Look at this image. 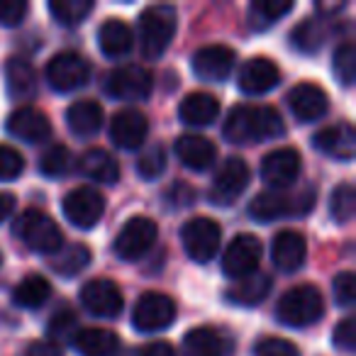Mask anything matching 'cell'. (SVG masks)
I'll return each instance as SVG.
<instances>
[{
  "label": "cell",
  "instance_id": "cell-50",
  "mask_svg": "<svg viewBox=\"0 0 356 356\" xmlns=\"http://www.w3.org/2000/svg\"><path fill=\"white\" fill-rule=\"evenodd\" d=\"M13 210H15V195L0 191V222H6V218H10Z\"/></svg>",
  "mask_w": 356,
  "mask_h": 356
},
{
  "label": "cell",
  "instance_id": "cell-49",
  "mask_svg": "<svg viewBox=\"0 0 356 356\" xmlns=\"http://www.w3.org/2000/svg\"><path fill=\"white\" fill-rule=\"evenodd\" d=\"M137 356H178L173 351V346L168 341H154V344H147Z\"/></svg>",
  "mask_w": 356,
  "mask_h": 356
},
{
  "label": "cell",
  "instance_id": "cell-40",
  "mask_svg": "<svg viewBox=\"0 0 356 356\" xmlns=\"http://www.w3.org/2000/svg\"><path fill=\"white\" fill-rule=\"evenodd\" d=\"M166 171V149L161 144H152L137 159V173L147 181H154Z\"/></svg>",
  "mask_w": 356,
  "mask_h": 356
},
{
  "label": "cell",
  "instance_id": "cell-14",
  "mask_svg": "<svg viewBox=\"0 0 356 356\" xmlns=\"http://www.w3.org/2000/svg\"><path fill=\"white\" fill-rule=\"evenodd\" d=\"M61 210L71 225L81 229H90L100 222L105 213V198L93 188H74L61 203Z\"/></svg>",
  "mask_w": 356,
  "mask_h": 356
},
{
  "label": "cell",
  "instance_id": "cell-53",
  "mask_svg": "<svg viewBox=\"0 0 356 356\" xmlns=\"http://www.w3.org/2000/svg\"><path fill=\"white\" fill-rule=\"evenodd\" d=\"M0 264H3V257H0Z\"/></svg>",
  "mask_w": 356,
  "mask_h": 356
},
{
  "label": "cell",
  "instance_id": "cell-34",
  "mask_svg": "<svg viewBox=\"0 0 356 356\" xmlns=\"http://www.w3.org/2000/svg\"><path fill=\"white\" fill-rule=\"evenodd\" d=\"M90 264V249L86 244H69V247H61L59 252L51 257V271L59 273V276H76Z\"/></svg>",
  "mask_w": 356,
  "mask_h": 356
},
{
  "label": "cell",
  "instance_id": "cell-32",
  "mask_svg": "<svg viewBox=\"0 0 356 356\" xmlns=\"http://www.w3.org/2000/svg\"><path fill=\"white\" fill-rule=\"evenodd\" d=\"M51 296V283L44 276H27L13 291V302L17 307H27V310H35L42 307Z\"/></svg>",
  "mask_w": 356,
  "mask_h": 356
},
{
  "label": "cell",
  "instance_id": "cell-3",
  "mask_svg": "<svg viewBox=\"0 0 356 356\" xmlns=\"http://www.w3.org/2000/svg\"><path fill=\"white\" fill-rule=\"evenodd\" d=\"M13 234L25 244L27 249L37 254H49L54 257L61 247H64V237L61 229L49 215H44L42 210L30 208L22 215H17L13 222Z\"/></svg>",
  "mask_w": 356,
  "mask_h": 356
},
{
  "label": "cell",
  "instance_id": "cell-28",
  "mask_svg": "<svg viewBox=\"0 0 356 356\" xmlns=\"http://www.w3.org/2000/svg\"><path fill=\"white\" fill-rule=\"evenodd\" d=\"M229 344L220 332L210 327H195L184 337L186 356H227Z\"/></svg>",
  "mask_w": 356,
  "mask_h": 356
},
{
  "label": "cell",
  "instance_id": "cell-39",
  "mask_svg": "<svg viewBox=\"0 0 356 356\" xmlns=\"http://www.w3.org/2000/svg\"><path fill=\"white\" fill-rule=\"evenodd\" d=\"M332 69H334V76L339 79L341 86H346V88L354 86V79H356V47H354V42H344V44L337 47Z\"/></svg>",
  "mask_w": 356,
  "mask_h": 356
},
{
  "label": "cell",
  "instance_id": "cell-17",
  "mask_svg": "<svg viewBox=\"0 0 356 356\" xmlns=\"http://www.w3.org/2000/svg\"><path fill=\"white\" fill-rule=\"evenodd\" d=\"M281 81V71L266 56H254L239 71V88L247 95H261L273 90Z\"/></svg>",
  "mask_w": 356,
  "mask_h": 356
},
{
  "label": "cell",
  "instance_id": "cell-15",
  "mask_svg": "<svg viewBox=\"0 0 356 356\" xmlns=\"http://www.w3.org/2000/svg\"><path fill=\"white\" fill-rule=\"evenodd\" d=\"M300 168H302L300 152L293 147H281L264 156L261 178L268 186H273V188H286V186L296 184Z\"/></svg>",
  "mask_w": 356,
  "mask_h": 356
},
{
  "label": "cell",
  "instance_id": "cell-11",
  "mask_svg": "<svg viewBox=\"0 0 356 356\" xmlns=\"http://www.w3.org/2000/svg\"><path fill=\"white\" fill-rule=\"evenodd\" d=\"M152 74L137 64L120 66V69L110 71L108 81H105V93L115 100H144L152 93Z\"/></svg>",
  "mask_w": 356,
  "mask_h": 356
},
{
  "label": "cell",
  "instance_id": "cell-44",
  "mask_svg": "<svg viewBox=\"0 0 356 356\" xmlns=\"http://www.w3.org/2000/svg\"><path fill=\"white\" fill-rule=\"evenodd\" d=\"M27 10H30V6L25 0H0V25L17 27L25 20Z\"/></svg>",
  "mask_w": 356,
  "mask_h": 356
},
{
  "label": "cell",
  "instance_id": "cell-5",
  "mask_svg": "<svg viewBox=\"0 0 356 356\" xmlns=\"http://www.w3.org/2000/svg\"><path fill=\"white\" fill-rule=\"evenodd\" d=\"M278 320L288 327H310L325 312V300H322L320 288L310 286V283H300V286L291 288L283 293L278 300Z\"/></svg>",
  "mask_w": 356,
  "mask_h": 356
},
{
  "label": "cell",
  "instance_id": "cell-38",
  "mask_svg": "<svg viewBox=\"0 0 356 356\" xmlns=\"http://www.w3.org/2000/svg\"><path fill=\"white\" fill-rule=\"evenodd\" d=\"M356 210V191L351 184H341L330 195V215L337 222H349Z\"/></svg>",
  "mask_w": 356,
  "mask_h": 356
},
{
  "label": "cell",
  "instance_id": "cell-46",
  "mask_svg": "<svg viewBox=\"0 0 356 356\" xmlns=\"http://www.w3.org/2000/svg\"><path fill=\"white\" fill-rule=\"evenodd\" d=\"M71 332L76 334V315H74V310H69V307H61V310H56L54 315H51L49 334L66 337V334H71Z\"/></svg>",
  "mask_w": 356,
  "mask_h": 356
},
{
  "label": "cell",
  "instance_id": "cell-33",
  "mask_svg": "<svg viewBox=\"0 0 356 356\" xmlns=\"http://www.w3.org/2000/svg\"><path fill=\"white\" fill-rule=\"evenodd\" d=\"M291 10V0H254L249 6V25L252 30H268Z\"/></svg>",
  "mask_w": 356,
  "mask_h": 356
},
{
  "label": "cell",
  "instance_id": "cell-7",
  "mask_svg": "<svg viewBox=\"0 0 356 356\" xmlns=\"http://www.w3.org/2000/svg\"><path fill=\"white\" fill-rule=\"evenodd\" d=\"M156 234L159 227L154 220L142 218V215L129 218L118 232V237H115V254L120 259H124V261H137L154 247Z\"/></svg>",
  "mask_w": 356,
  "mask_h": 356
},
{
  "label": "cell",
  "instance_id": "cell-24",
  "mask_svg": "<svg viewBox=\"0 0 356 356\" xmlns=\"http://www.w3.org/2000/svg\"><path fill=\"white\" fill-rule=\"evenodd\" d=\"M74 349L81 356H115L120 351V339L115 332L103 327H83L76 330Z\"/></svg>",
  "mask_w": 356,
  "mask_h": 356
},
{
  "label": "cell",
  "instance_id": "cell-48",
  "mask_svg": "<svg viewBox=\"0 0 356 356\" xmlns=\"http://www.w3.org/2000/svg\"><path fill=\"white\" fill-rule=\"evenodd\" d=\"M25 356H61V349L54 341H32L27 346Z\"/></svg>",
  "mask_w": 356,
  "mask_h": 356
},
{
  "label": "cell",
  "instance_id": "cell-20",
  "mask_svg": "<svg viewBox=\"0 0 356 356\" xmlns=\"http://www.w3.org/2000/svg\"><path fill=\"white\" fill-rule=\"evenodd\" d=\"M8 132L22 142L40 144L51 134V122L42 110L37 108H20L8 118Z\"/></svg>",
  "mask_w": 356,
  "mask_h": 356
},
{
  "label": "cell",
  "instance_id": "cell-41",
  "mask_svg": "<svg viewBox=\"0 0 356 356\" xmlns=\"http://www.w3.org/2000/svg\"><path fill=\"white\" fill-rule=\"evenodd\" d=\"M25 168V159L17 149L0 144V181H15Z\"/></svg>",
  "mask_w": 356,
  "mask_h": 356
},
{
  "label": "cell",
  "instance_id": "cell-43",
  "mask_svg": "<svg viewBox=\"0 0 356 356\" xmlns=\"http://www.w3.org/2000/svg\"><path fill=\"white\" fill-rule=\"evenodd\" d=\"M334 300L337 305L341 307H351L356 300V276L351 271H344V273H337L334 278Z\"/></svg>",
  "mask_w": 356,
  "mask_h": 356
},
{
  "label": "cell",
  "instance_id": "cell-21",
  "mask_svg": "<svg viewBox=\"0 0 356 356\" xmlns=\"http://www.w3.org/2000/svg\"><path fill=\"white\" fill-rule=\"evenodd\" d=\"M315 149H320L322 154L332 159H341V161H349L356 152V134L354 127L349 122H337L330 127L320 129L312 139Z\"/></svg>",
  "mask_w": 356,
  "mask_h": 356
},
{
  "label": "cell",
  "instance_id": "cell-35",
  "mask_svg": "<svg viewBox=\"0 0 356 356\" xmlns=\"http://www.w3.org/2000/svg\"><path fill=\"white\" fill-rule=\"evenodd\" d=\"M327 42V25L325 20L307 17L293 30V47H298L305 54H315L322 44Z\"/></svg>",
  "mask_w": 356,
  "mask_h": 356
},
{
  "label": "cell",
  "instance_id": "cell-13",
  "mask_svg": "<svg viewBox=\"0 0 356 356\" xmlns=\"http://www.w3.org/2000/svg\"><path fill=\"white\" fill-rule=\"evenodd\" d=\"M81 305L95 317H118L122 312L124 298L115 281L93 278L81 288Z\"/></svg>",
  "mask_w": 356,
  "mask_h": 356
},
{
  "label": "cell",
  "instance_id": "cell-30",
  "mask_svg": "<svg viewBox=\"0 0 356 356\" xmlns=\"http://www.w3.org/2000/svg\"><path fill=\"white\" fill-rule=\"evenodd\" d=\"M79 168L83 176L93 178L98 184H118L120 178V166L108 152L103 149H88V152L81 156Z\"/></svg>",
  "mask_w": 356,
  "mask_h": 356
},
{
  "label": "cell",
  "instance_id": "cell-12",
  "mask_svg": "<svg viewBox=\"0 0 356 356\" xmlns=\"http://www.w3.org/2000/svg\"><path fill=\"white\" fill-rule=\"evenodd\" d=\"M261 242L254 234H239L229 242V247L222 254V271L229 278L239 281L244 276L257 273L259 261H261Z\"/></svg>",
  "mask_w": 356,
  "mask_h": 356
},
{
  "label": "cell",
  "instance_id": "cell-31",
  "mask_svg": "<svg viewBox=\"0 0 356 356\" xmlns=\"http://www.w3.org/2000/svg\"><path fill=\"white\" fill-rule=\"evenodd\" d=\"M6 81H8V90H10L13 98H32L37 90L35 66H32L27 59H20V56L8 61Z\"/></svg>",
  "mask_w": 356,
  "mask_h": 356
},
{
  "label": "cell",
  "instance_id": "cell-1",
  "mask_svg": "<svg viewBox=\"0 0 356 356\" xmlns=\"http://www.w3.org/2000/svg\"><path fill=\"white\" fill-rule=\"evenodd\" d=\"M222 132L232 144H252L281 137L286 124L281 113L268 105H234L225 120Z\"/></svg>",
  "mask_w": 356,
  "mask_h": 356
},
{
  "label": "cell",
  "instance_id": "cell-26",
  "mask_svg": "<svg viewBox=\"0 0 356 356\" xmlns=\"http://www.w3.org/2000/svg\"><path fill=\"white\" fill-rule=\"evenodd\" d=\"M103 105L98 100H76L66 113L69 129L76 137H93L103 127Z\"/></svg>",
  "mask_w": 356,
  "mask_h": 356
},
{
  "label": "cell",
  "instance_id": "cell-36",
  "mask_svg": "<svg viewBox=\"0 0 356 356\" xmlns=\"http://www.w3.org/2000/svg\"><path fill=\"white\" fill-rule=\"evenodd\" d=\"M49 13L61 25L76 27L93 13V3H90V0H51Z\"/></svg>",
  "mask_w": 356,
  "mask_h": 356
},
{
  "label": "cell",
  "instance_id": "cell-9",
  "mask_svg": "<svg viewBox=\"0 0 356 356\" xmlns=\"http://www.w3.org/2000/svg\"><path fill=\"white\" fill-rule=\"evenodd\" d=\"M173 320H176V302L168 296H163V293H154V291L144 293L132 312L134 330L144 332V334L166 330V327L173 325Z\"/></svg>",
  "mask_w": 356,
  "mask_h": 356
},
{
  "label": "cell",
  "instance_id": "cell-47",
  "mask_svg": "<svg viewBox=\"0 0 356 356\" xmlns=\"http://www.w3.org/2000/svg\"><path fill=\"white\" fill-rule=\"evenodd\" d=\"M168 203L173 205V208H181V205H191L195 200V191L191 188V186L186 184H173L171 191L166 193Z\"/></svg>",
  "mask_w": 356,
  "mask_h": 356
},
{
  "label": "cell",
  "instance_id": "cell-29",
  "mask_svg": "<svg viewBox=\"0 0 356 356\" xmlns=\"http://www.w3.org/2000/svg\"><path fill=\"white\" fill-rule=\"evenodd\" d=\"M132 30L124 25L122 20L118 17H110L100 25L98 30V44H100V51L110 59H118V56H124L129 49H132Z\"/></svg>",
  "mask_w": 356,
  "mask_h": 356
},
{
  "label": "cell",
  "instance_id": "cell-45",
  "mask_svg": "<svg viewBox=\"0 0 356 356\" xmlns=\"http://www.w3.org/2000/svg\"><path fill=\"white\" fill-rule=\"evenodd\" d=\"M337 349L341 351H354L356 349V322L354 317H346L334 327V337H332Z\"/></svg>",
  "mask_w": 356,
  "mask_h": 356
},
{
  "label": "cell",
  "instance_id": "cell-37",
  "mask_svg": "<svg viewBox=\"0 0 356 356\" xmlns=\"http://www.w3.org/2000/svg\"><path fill=\"white\" fill-rule=\"evenodd\" d=\"M74 168V156H71L69 147L64 144H51L49 149H44L40 159V171L44 176H51V178H59V176H66V173Z\"/></svg>",
  "mask_w": 356,
  "mask_h": 356
},
{
  "label": "cell",
  "instance_id": "cell-42",
  "mask_svg": "<svg viewBox=\"0 0 356 356\" xmlns=\"http://www.w3.org/2000/svg\"><path fill=\"white\" fill-rule=\"evenodd\" d=\"M254 356H300V351L283 337H264L254 349Z\"/></svg>",
  "mask_w": 356,
  "mask_h": 356
},
{
  "label": "cell",
  "instance_id": "cell-27",
  "mask_svg": "<svg viewBox=\"0 0 356 356\" xmlns=\"http://www.w3.org/2000/svg\"><path fill=\"white\" fill-rule=\"evenodd\" d=\"M271 276L266 273H252V276H244L239 281H234L227 288V300L232 305H259V302L266 300V296L271 293Z\"/></svg>",
  "mask_w": 356,
  "mask_h": 356
},
{
  "label": "cell",
  "instance_id": "cell-4",
  "mask_svg": "<svg viewBox=\"0 0 356 356\" xmlns=\"http://www.w3.org/2000/svg\"><path fill=\"white\" fill-rule=\"evenodd\" d=\"M315 193L312 188H305L302 193H278V191H266L259 193L249 203V215L257 222H273L281 218H300L312 210Z\"/></svg>",
  "mask_w": 356,
  "mask_h": 356
},
{
  "label": "cell",
  "instance_id": "cell-6",
  "mask_svg": "<svg viewBox=\"0 0 356 356\" xmlns=\"http://www.w3.org/2000/svg\"><path fill=\"white\" fill-rule=\"evenodd\" d=\"M181 242L193 261L208 264L218 257L220 242H222V229L210 218H193L181 229Z\"/></svg>",
  "mask_w": 356,
  "mask_h": 356
},
{
  "label": "cell",
  "instance_id": "cell-25",
  "mask_svg": "<svg viewBox=\"0 0 356 356\" xmlns=\"http://www.w3.org/2000/svg\"><path fill=\"white\" fill-rule=\"evenodd\" d=\"M178 115L191 127H205L213 124L220 115V100L213 93H191L184 98Z\"/></svg>",
  "mask_w": 356,
  "mask_h": 356
},
{
  "label": "cell",
  "instance_id": "cell-51",
  "mask_svg": "<svg viewBox=\"0 0 356 356\" xmlns=\"http://www.w3.org/2000/svg\"><path fill=\"white\" fill-rule=\"evenodd\" d=\"M341 8H344V3H317L315 10L317 13H337V10H341Z\"/></svg>",
  "mask_w": 356,
  "mask_h": 356
},
{
  "label": "cell",
  "instance_id": "cell-23",
  "mask_svg": "<svg viewBox=\"0 0 356 356\" xmlns=\"http://www.w3.org/2000/svg\"><path fill=\"white\" fill-rule=\"evenodd\" d=\"M176 156L184 166L193 168V171H205L215 163L218 159V149L208 137L200 134H184L176 142Z\"/></svg>",
  "mask_w": 356,
  "mask_h": 356
},
{
  "label": "cell",
  "instance_id": "cell-22",
  "mask_svg": "<svg viewBox=\"0 0 356 356\" xmlns=\"http://www.w3.org/2000/svg\"><path fill=\"white\" fill-rule=\"evenodd\" d=\"M288 105H291L293 115L302 122H312V120L325 118L330 100L327 93L315 83H298L296 88L288 93Z\"/></svg>",
  "mask_w": 356,
  "mask_h": 356
},
{
  "label": "cell",
  "instance_id": "cell-2",
  "mask_svg": "<svg viewBox=\"0 0 356 356\" xmlns=\"http://www.w3.org/2000/svg\"><path fill=\"white\" fill-rule=\"evenodd\" d=\"M178 27V15L171 6H152L139 15V47L144 59H161Z\"/></svg>",
  "mask_w": 356,
  "mask_h": 356
},
{
  "label": "cell",
  "instance_id": "cell-19",
  "mask_svg": "<svg viewBox=\"0 0 356 356\" xmlns=\"http://www.w3.org/2000/svg\"><path fill=\"white\" fill-rule=\"evenodd\" d=\"M307 254V242L300 232H293V229H283L276 234L271 244V259L276 264L278 271L293 273L305 264Z\"/></svg>",
  "mask_w": 356,
  "mask_h": 356
},
{
  "label": "cell",
  "instance_id": "cell-18",
  "mask_svg": "<svg viewBox=\"0 0 356 356\" xmlns=\"http://www.w3.org/2000/svg\"><path fill=\"white\" fill-rule=\"evenodd\" d=\"M149 134V122L139 110H120L110 122V139L120 149H139Z\"/></svg>",
  "mask_w": 356,
  "mask_h": 356
},
{
  "label": "cell",
  "instance_id": "cell-52",
  "mask_svg": "<svg viewBox=\"0 0 356 356\" xmlns=\"http://www.w3.org/2000/svg\"><path fill=\"white\" fill-rule=\"evenodd\" d=\"M115 356H134V354H132V351H118Z\"/></svg>",
  "mask_w": 356,
  "mask_h": 356
},
{
  "label": "cell",
  "instance_id": "cell-10",
  "mask_svg": "<svg viewBox=\"0 0 356 356\" xmlns=\"http://www.w3.org/2000/svg\"><path fill=\"white\" fill-rule=\"evenodd\" d=\"M249 186V166L244 159L229 156L215 173L213 186H210V200L215 205H232L244 188Z\"/></svg>",
  "mask_w": 356,
  "mask_h": 356
},
{
  "label": "cell",
  "instance_id": "cell-8",
  "mask_svg": "<svg viewBox=\"0 0 356 356\" xmlns=\"http://www.w3.org/2000/svg\"><path fill=\"white\" fill-rule=\"evenodd\" d=\"M90 64L76 51H61L47 64V83L59 93H71L88 83Z\"/></svg>",
  "mask_w": 356,
  "mask_h": 356
},
{
  "label": "cell",
  "instance_id": "cell-16",
  "mask_svg": "<svg viewBox=\"0 0 356 356\" xmlns=\"http://www.w3.org/2000/svg\"><path fill=\"white\" fill-rule=\"evenodd\" d=\"M193 74L203 81H225L234 69V51L225 44H210L195 51L193 61Z\"/></svg>",
  "mask_w": 356,
  "mask_h": 356
}]
</instances>
